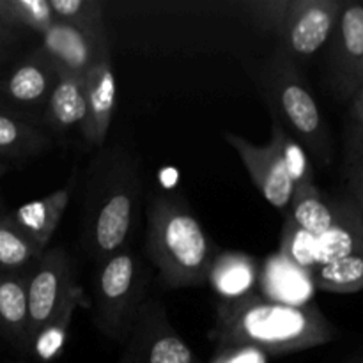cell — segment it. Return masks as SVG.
<instances>
[{
	"instance_id": "cell-1",
	"label": "cell",
	"mask_w": 363,
	"mask_h": 363,
	"mask_svg": "<svg viewBox=\"0 0 363 363\" xmlns=\"http://www.w3.org/2000/svg\"><path fill=\"white\" fill-rule=\"evenodd\" d=\"M209 337L218 347L252 346L279 357L332 342L335 328L314 303L291 307L250 293L218 301Z\"/></svg>"
},
{
	"instance_id": "cell-2",
	"label": "cell",
	"mask_w": 363,
	"mask_h": 363,
	"mask_svg": "<svg viewBox=\"0 0 363 363\" xmlns=\"http://www.w3.org/2000/svg\"><path fill=\"white\" fill-rule=\"evenodd\" d=\"M138 160L116 147L99 156L85 194L84 247L96 262L128 248L140 209Z\"/></svg>"
},
{
	"instance_id": "cell-3",
	"label": "cell",
	"mask_w": 363,
	"mask_h": 363,
	"mask_svg": "<svg viewBox=\"0 0 363 363\" xmlns=\"http://www.w3.org/2000/svg\"><path fill=\"white\" fill-rule=\"evenodd\" d=\"M147 248L163 286L199 287L208 282L215 247L194 213L169 195L147 206Z\"/></svg>"
},
{
	"instance_id": "cell-4",
	"label": "cell",
	"mask_w": 363,
	"mask_h": 363,
	"mask_svg": "<svg viewBox=\"0 0 363 363\" xmlns=\"http://www.w3.org/2000/svg\"><path fill=\"white\" fill-rule=\"evenodd\" d=\"M261 87L273 119L282 124L311 158L328 167L333 158L330 130L296 64L284 50L273 53L264 66Z\"/></svg>"
},
{
	"instance_id": "cell-5",
	"label": "cell",
	"mask_w": 363,
	"mask_h": 363,
	"mask_svg": "<svg viewBox=\"0 0 363 363\" xmlns=\"http://www.w3.org/2000/svg\"><path fill=\"white\" fill-rule=\"evenodd\" d=\"M92 289L94 323L99 332L117 342H126L138 308L145 301L140 259L130 248H124L98 262Z\"/></svg>"
},
{
	"instance_id": "cell-6",
	"label": "cell",
	"mask_w": 363,
	"mask_h": 363,
	"mask_svg": "<svg viewBox=\"0 0 363 363\" xmlns=\"http://www.w3.org/2000/svg\"><path fill=\"white\" fill-rule=\"evenodd\" d=\"M80 287L74 282L73 266L62 248L45 250L27 273L28 340L66 307Z\"/></svg>"
},
{
	"instance_id": "cell-7",
	"label": "cell",
	"mask_w": 363,
	"mask_h": 363,
	"mask_svg": "<svg viewBox=\"0 0 363 363\" xmlns=\"http://www.w3.org/2000/svg\"><path fill=\"white\" fill-rule=\"evenodd\" d=\"M124 344L123 357L128 363H201L174 330L158 300H145L140 305Z\"/></svg>"
},
{
	"instance_id": "cell-8",
	"label": "cell",
	"mask_w": 363,
	"mask_h": 363,
	"mask_svg": "<svg viewBox=\"0 0 363 363\" xmlns=\"http://www.w3.org/2000/svg\"><path fill=\"white\" fill-rule=\"evenodd\" d=\"M326 45L330 89L339 99L351 101L363 91V4L344 2Z\"/></svg>"
},
{
	"instance_id": "cell-9",
	"label": "cell",
	"mask_w": 363,
	"mask_h": 363,
	"mask_svg": "<svg viewBox=\"0 0 363 363\" xmlns=\"http://www.w3.org/2000/svg\"><path fill=\"white\" fill-rule=\"evenodd\" d=\"M344 2L340 0H289L280 39L294 60L311 59L330 41Z\"/></svg>"
},
{
	"instance_id": "cell-10",
	"label": "cell",
	"mask_w": 363,
	"mask_h": 363,
	"mask_svg": "<svg viewBox=\"0 0 363 363\" xmlns=\"http://www.w3.org/2000/svg\"><path fill=\"white\" fill-rule=\"evenodd\" d=\"M227 144L238 152L248 176L252 177L262 197L280 213L289 211L294 184L280 160L279 149L272 140L266 145H255L234 133L223 135Z\"/></svg>"
},
{
	"instance_id": "cell-11",
	"label": "cell",
	"mask_w": 363,
	"mask_h": 363,
	"mask_svg": "<svg viewBox=\"0 0 363 363\" xmlns=\"http://www.w3.org/2000/svg\"><path fill=\"white\" fill-rule=\"evenodd\" d=\"M41 50L55 69L85 77L103 57L110 55L106 35H94L73 25L55 21L41 34Z\"/></svg>"
},
{
	"instance_id": "cell-12",
	"label": "cell",
	"mask_w": 363,
	"mask_h": 363,
	"mask_svg": "<svg viewBox=\"0 0 363 363\" xmlns=\"http://www.w3.org/2000/svg\"><path fill=\"white\" fill-rule=\"evenodd\" d=\"M116 112V77L110 55L99 59L85 74V121L80 131L91 145L101 147Z\"/></svg>"
},
{
	"instance_id": "cell-13",
	"label": "cell",
	"mask_w": 363,
	"mask_h": 363,
	"mask_svg": "<svg viewBox=\"0 0 363 363\" xmlns=\"http://www.w3.org/2000/svg\"><path fill=\"white\" fill-rule=\"evenodd\" d=\"M257 287L266 300L291 307L311 305L315 293L311 273L291 262L280 250L269 255L259 268Z\"/></svg>"
},
{
	"instance_id": "cell-14",
	"label": "cell",
	"mask_w": 363,
	"mask_h": 363,
	"mask_svg": "<svg viewBox=\"0 0 363 363\" xmlns=\"http://www.w3.org/2000/svg\"><path fill=\"white\" fill-rule=\"evenodd\" d=\"M57 84V69L52 60L38 50L18 64L2 82V91L13 103L21 106H46Z\"/></svg>"
},
{
	"instance_id": "cell-15",
	"label": "cell",
	"mask_w": 363,
	"mask_h": 363,
	"mask_svg": "<svg viewBox=\"0 0 363 363\" xmlns=\"http://www.w3.org/2000/svg\"><path fill=\"white\" fill-rule=\"evenodd\" d=\"M74 188V176L71 177L69 183L60 190L46 195V197L32 201L23 204L13 213V220L20 225V229L45 252L46 245L55 234L60 220H62L64 211L71 201Z\"/></svg>"
},
{
	"instance_id": "cell-16",
	"label": "cell",
	"mask_w": 363,
	"mask_h": 363,
	"mask_svg": "<svg viewBox=\"0 0 363 363\" xmlns=\"http://www.w3.org/2000/svg\"><path fill=\"white\" fill-rule=\"evenodd\" d=\"M346 202L326 197L315 184L296 186L287 218L303 233L319 238L335 225L346 208Z\"/></svg>"
},
{
	"instance_id": "cell-17",
	"label": "cell",
	"mask_w": 363,
	"mask_h": 363,
	"mask_svg": "<svg viewBox=\"0 0 363 363\" xmlns=\"http://www.w3.org/2000/svg\"><path fill=\"white\" fill-rule=\"evenodd\" d=\"M27 273L0 272V332L23 351L30 350Z\"/></svg>"
},
{
	"instance_id": "cell-18",
	"label": "cell",
	"mask_w": 363,
	"mask_h": 363,
	"mask_svg": "<svg viewBox=\"0 0 363 363\" xmlns=\"http://www.w3.org/2000/svg\"><path fill=\"white\" fill-rule=\"evenodd\" d=\"M259 266L245 252L225 250L215 255L208 282L220 300H238L254 293L257 287Z\"/></svg>"
},
{
	"instance_id": "cell-19",
	"label": "cell",
	"mask_w": 363,
	"mask_h": 363,
	"mask_svg": "<svg viewBox=\"0 0 363 363\" xmlns=\"http://www.w3.org/2000/svg\"><path fill=\"white\" fill-rule=\"evenodd\" d=\"M45 108L46 124L57 133L82 128L85 121V77L57 69V84Z\"/></svg>"
},
{
	"instance_id": "cell-20",
	"label": "cell",
	"mask_w": 363,
	"mask_h": 363,
	"mask_svg": "<svg viewBox=\"0 0 363 363\" xmlns=\"http://www.w3.org/2000/svg\"><path fill=\"white\" fill-rule=\"evenodd\" d=\"M363 252V213L351 201L346 202L335 225L315 238V268ZM314 268V269H315Z\"/></svg>"
},
{
	"instance_id": "cell-21",
	"label": "cell",
	"mask_w": 363,
	"mask_h": 363,
	"mask_svg": "<svg viewBox=\"0 0 363 363\" xmlns=\"http://www.w3.org/2000/svg\"><path fill=\"white\" fill-rule=\"evenodd\" d=\"M43 250L20 229L11 215H0V272L27 273Z\"/></svg>"
},
{
	"instance_id": "cell-22",
	"label": "cell",
	"mask_w": 363,
	"mask_h": 363,
	"mask_svg": "<svg viewBox=\"0 0 363 363\" xmlns=\"http://www.w3.org/2000/svg\"><path fill=\"white\" fill-rule=\"evenodd\" d=\"M315 289L350 294L363 289V252L328 262L311 273Z\"/></svg>"
},
{
	"instance_id": "cell-23",
	"label": "cell",
	"mask_w": 363,
	"mask_h": 363,
	"mask_svg": "<svg viewBox=\"0 0 363 363\" xmlns=\"http://www.w3.org/2000/svg\"><path fill=\"white\" fill-rule=\"evenodd\" d=\"M80 305H87V298H85L84 289H78L77 293L71 296V300L67 301L66 307L41 330V332L35 335V339L32 340L30 350L34 351L35 357L43 362H50L60 353V350L66 344L67 332H69L71 319H73L74 311H77Z\"/></svg>"
},
{
	"instance_id": "cell-24",
	"label": "cell",
	"mask_w": 363,
	"mask_h": 363,
	"mask_svg": "<svg viewBox=\"0 0 363 363\" xmlns=\"http://www.w3.org/2000/svg\"><path fill=\"white\" fill-rule=\"evenodd\" d=\"M48 147V138L25 121L0 112V155L28 156Z\"/></svg>"
},
{
	"instance_id": "cell-25",
	"label": "cell",
	"mask_w": 363,
	"mask_h": 363,
	"mask_svg": "<svg viewBox=\"0 0 363 363\" xmlns=\"http://www.w3.org/2000/svg\"><path fill=\"white\" fill-rule=\"evenodd\" d=\"M272 142L279 149L280 160H282L294 188L305 186V184H315L311 156L284 130V126L277 119L272 121Z\"/></svg>"
},
{
	"instance_id": "cell-26",
	"label": "cell",
	"mask_w": 363,
	"mask_h": 363,
	"mask_svg": "<svg viewBox=\"0 0 363 363\" xmlns=\"http://www.w3.org/2000/svg\"><path fill=\"white\" fill-rule=\"evenodd\" d=\"M0 21L9 27L43 32L55 23L48 0H0Z\"/></svg>"
},
{
	"instance_id": "cell-27",
	"label": "cell",
	"mask_w": 363,
	"mask_h": 363,
	"mask_svg": "<svg viewBox=\"0 0 363 363\" xmlns=\"http://www.w3.org/2000/svg\"><path fill=\"white\" fill-rule=\"evenodd\" d=\"M57 21L73 25L94 35H106L103 7L96 0H48Z\"/></svg>"
},
{
	"instance_id": "cell-28",
	"label": "cell",
	"mask_w": 363,
	"mask_h": 363,
	"mask_svg": "<svg viewBox=\"0 0 363 363\" xmlns=\"http://www.w3.org/2000/svg\"><path fill=\"white\" fill-rule=\"evenodd\" d=\"M342 172L350 201L363 213V128L354 121L346 131Z\"/></svg>"
},
{
	"instance_id": "cell-29",
	"label": "cell",
	"mask_w": 363,
	"mask_h": 363,
	"mask_svg": "<svg viewBox=\"0 0 363 363\" xmlns=\"http://www.w3.org/2000/svg\"><path fill=\"white\" fill-rule=\"evenodd\" d=\"M280 252L300 266L305 272L312 273L315 268V238L298 229L289 218H286L282 229V241H280Z\"/></svg>"
},
{
	"instance_id": "cell-30",
	"label": "cell",
	"mask_w": 363,
	"mask_h": 363,
	"mask_svg": "<svg viewBox=\"0 0 363 363\" xmlns=\"http://www.w3.org/2000/svg\"><path fill=\"white\" fill-rule=\"evenodd\" d=\"M247 7L255 25L266 32H275L279 38L282 35L289 0H266V2L248 4Z\"/></svg>"
},
{
	"instance_id": "cell-31",
	"label": "cell",
	"mask_w": 363,
	"mask_h": 363,
	"mask_svg": "<svg viewBox=\"0 0 363 363\" xmlns=\"http://www.w3.org/2000/svg\"><path fill=\"white\" fill-rule=\"evenodd\" d=\"M211 363H268V354L252 346H223Z\"/></svg>"
},
{
	"instance_id": "cell-32",
	"label": "cell",
	"mask_w": 363,
	"mask_h": 363,
	"mask_svg": "<svg viewBox=\"0 0 363 363\" xmlns=\"http://www.w3.org/2000/svg\"><path fill=\"white\" fill-rule=\"evenodd\" d=\"M20 30L9 27L4 21H0V48L6 50V46H13L20 41Z\"/></svg>"
},
{
	"instance_id": "cell-33",
	"label": "cell",
	"mask_w": 363,
	"mask_h": 363,
	"mask_svg": "<svg viewBox=\"0 0 363 363\" xmlns=\"http://www.w3.org/2000/svg\"><path fill=\"white\" fill-rule=\"evenodd\" d=\"M350 106H351V117H353V121L363 128V91L358 92V94L351 99Z\"/></svg>"
},
{
	"instance_id": "cell-34",
	"label": "cell",
	"mask_w": 363,
	"mask_h": 363,
	"mask_svg": "<svg viewBox=\"0 0 363 363\" xmlns=\"http://www.w3.org/2000/svg\"><path fill=\"white\" fill-rule=\"evenodd\" d=\"M6 57H7V52L4 48H0V64H2L4 60H6Z\"/></svg>"
},
{
	"instance_id": "cell-35",
	"label": "cell",
	"mask_w": 363,
	"mask_h": 363,
	"mask_svg": "<svg viewBox=\"0 0 363 363\" xmlns=\"http://www.w3.org/2000/svg\"><path fill=\"white\" fill-rule=\"evenodd\" d=\"M119 363H128V360L124 357H121V360H119Z\"/></svg>"
},
{
	"instance_id": "cell-36",
	"label": "cell",
	"mask_w": 363,
	"mask_h": 363,
	"mask_svg": "<svg viewBox=\"0 0 363 363\" xmlns=\"http://www.w3.org/2000/svg\"><path fill=\"white\" fill-rule=\"evenodd\" d=\"M0 172H2V167H0Z\"/></svg>"
}]
</instances>
